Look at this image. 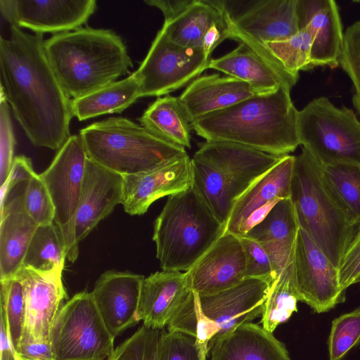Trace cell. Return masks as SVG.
Segmentation results:
<instances>
[{
	"mask_svg": "<svg viewBox=\"0 0 360 360\" xmlns=\"http://www.w3.org/2000/svg\"><path fill=\"white\" fill-rule=\"evenodd\" d=\"M10 30L0 39V91L34 146L60 149L70 136L72 99L48 61L43 34Z\"/></svg>",
	"mask_w": 360,
	"mask_h": 360,
	"instance_id": "cell-1",
	"label": "cell"
},
{
	"mask_svg": "<svg viewBox=\"0 0 360 360\" xmlns=\"http://www.w3.org/2000/svg\"><path fill=\"white\" fill-rule=\"evenodd\" d=\"M290 89L255 94L191 123L207 141H227L276 156H285L300 145L298 111Z\"/></svg>",
	"mask_w": 360,
	"mask_h": 360,
	"instance_id": "cell-2",
	"label": "cell"
},
{
	"mask_svg": "<svg viewBox=\"0 0 360 360\" xmlns=\"http://www.w3.org/2000/svg\"><path fill=\"white\" fill-rule=\"evenodd\" d=\"M48 61L65 94L72 99L115 82L133 67L122 39L105 29L81 27L44 41Z\"/></svg>",
	"mask_w": 360,
	"mask_h": 360,
	"instance_id": "cell-3",
	"label": "cell"
},
{
	"mask_svg": "<svg viewBox=\"0 0 360 360\" xmlns=\"http://www.w3.org/2000/svg\"><path fill=\"white\" fill-rule=\"evenodd\" d=\"M290 200L300 229L338 269L358 226L326 181L319 163L303 148L295 156Z\"/></svg>",
	"mask_w": 360,
	"mask_h": 360,
	"instance_id": "cell-4",
	"label": "cell"
},
{
	"mask_svg": "<svg viewBox=\"0 0 360 360\" xmlns=\"http://www.w3.org/2000/svg\"><path fill=\"white\" fill-rule=\"evenodd\" d=\"M224 231L193 187L169 196L153 226L162 270L188 271Z\"/></svg>",
	"mask_w": 360,
	"mask_h": 360,
	"instance_id": "cell-5",
	"label": "cell"
},
{
	"mask_svg": "<svg viewBox=\"0 0 360 360\" xmlns=\"http://www.w3.org/2000/svg\"><path fill=\"white\" fill-rule=\"evenodd\" d=\"M89 159L122 176L153 169L186 153L124 117L94 122L79 131Z\"/></svg>",
	"mask_w": 360,
	"mask_h": 360,
	"instance_id": "cell-6",
	"label": "cell"
},
{
	"mask_svg": "<svg viewBox=\"0 0 360 360\" xmlns=\"http://www.w3.org/2000/svg\"><path fill=\"white\" fill-rule=\"evenodd\" d=\"M300 145L322 165H360V122L352 109L324 96L298 111Z\"/></svg>",
	"mask_w": 360,
	"mask_h": 360,
	"instance_id": "cell-7",
	"label": "cell"
},
{
	"mask_svg": "<svg viewBox=\"0 0 360 360\" xmlns=\"http://www.w3.org/2000/svg\"><path fill=\"white\" fill-rule=\"evenodd\" d=\"M114 339L87 291L62 306L50 333L56 360H108L115 350Z\"/></svg>",
	"mask_w": 360,
	"mask_h": 360,
	"instance_id": "cell-8",
	"label": "cell"
},
{
	"mask_svg": "<svg viewBox=\"0 0 360 360\" xmlns=\"http://www.w3.org/2000/svg\"><path fill=\"white\" fill-rule=\"evenodd\" d=\"M221 3L230 22L229 39L249 45L285 69L265 44L285 39L299 32L297 0H221Z\"/></svg>",
	"mask_w": 360,
	"mask_h": 360,
	"instance_id": "cell-9",
	"label": "cell"
},
{
	"mask_svg": "<svg viewBox=\"0 0 360 360\" xmlns=\"http://www.w3.org/2000/svg\"><path fill=\"white\" fill-rule=\"evenodd\" d=\"M87 154L79 135L70 136L49 167L39 174L52 200L53 223L65 245L67 258L74 262L79 254L75 227Z\"/></svg>",
	"mask_w": 360,
	"mask_h": 360,
	"instance_id": "cell-10",
	"label": "cell"
},
{
	"mask_svg": "<svg viewBox=\"0 0 360 360\" xmlns=\"http://www.w3.org/2000/svg\"><path fill=\"white\" fill-rule=\"evenodd\" d=\"M160 9L162 30L174 43L201 48L211 56L214 49L229 39L231 25L221 0H147Z\"/></svg>",
	"mask_w": 360,
	"mask_h": 360,
	"instance_id": "cell-11",
	"label": "cell"
},
{
	"mask_svg": "<svg viewBox=\"0 0 360 360\" xmlns=\"http://www.w3.org/2000/svg\"><path fill=\"white\" fill-rule=\"evenodd\" d=\"M210 60L202 49L176 44L161 29L133 72L140 86L141 98L169 95L188 86L209 68Z\"/></svg>",
	"mask_w": 360,
	"mask_h": 360,
	"instance_id": "cell-12",
	"label": "cell"
},
{
	"mask_svg": "<svg viewBox=\"0 0 360 360\" xmlns=\"http://www.w3.org/2000/svg\"><path fill=\"white\" fill-rule=\"evenodd\" d=\"M294 286L299 301L322 313L345 300L338 269L301 229L292 262Z\"/></svg>",
	"mask_w": 360,
	"mask_h": 360,
	"instance_id": "cell-13",
	"label": "cell"
},
{
	"mask_svg": "<svg viewBox=\"0 0 360 360\" xmlns=\"http://www.w3.org/2000/svg\"><path fill=\"white\" fill-rule=\"evenodd\" d=\"M63 270L41 271L22 266L15 275L23 286L25 302L20 342H50L53 323L67 299Z\"/></svg>",
	"mask_w": 360,
	"mask_h": 360,
	"instance_id": "cell-14",
	"label": "cell"
},
{
	"mask_svg": "<svg viewBox=\"0 0 360 360\" xmlns=\"http://www.w3.org/2000/svg\"><path fill=\"white\" fill-rule=\"evenodd\" d=\"M96 9L95 0H0L1 15L11 25L41 34L81 28Z\"/></svg>",
	"mask_w": 360,
	"mask_h": 360,
	"instance_id": "cell-15",
	"label": "cell"
},
{
	"mask_svg": "<svg viewBox=\"0 0 360 360\" xmlns=\"http://www.w3.org/2000/svg\"><path fill=\"white\" fill-rule=\"evenodd\" d=\"M271 283L265 278H246L237 285L215 293L197 294V305L217 332L216 337L219 336L262 315Z\"/></svg>",
	"mask_w": 360,
	"mask_h": 360,
	"instance_id": "cell-16",
	"label": "cell"
},
{
	"mask_svg": "<svg viewBox=\"0 0 360 360\" xmlns=\"http://www.w3.org/2000/svg\"><path fill=\"white\" fill-rule=\"evenodd\" d=\"M295 156L287 155L236 201L225 231L245 236L280 200L290 198Z\"/></svg>",
	"mask_w": 360,
	"mask_h": 360,
	"instance_id": "cell-17",
	"label": "cell"
},
{
	"mask_svg": "<svg viewBox=\"0 0 360 360\" xmlns=\"http://www.w3.org/2000/svg\"><path fill=\"white\" fill-rule=\"evenodd\" d=\"M192 186V162L186 153L149 171L123 176L122 205L127 214L142 215L157 200Z\"/></svg>",
	"mask_w": 360,
	"mask_h": 360,
	"instance_id": "cell-18",
	"label": "cell"
},
{
	"mask_svg": "<svg viewBox=\"0 0 360 360\" xmlns=\"http://www.w3.org/2000/svg\"><path fill=\"white\" fill-rule=\"evenodd\" d=\"M245 255L239 237L224 232L184 273L188 289L203 295L237 285L245 278Z\"/></svg>",
	"mask_w": 360,
	"mask_h": 360,
	"instance_id": "cell-19",
	"label": "cell"
},
{
	"mask_svg": "<svg viewBox=\"0 0 360 360\" xmlns=\"http://www.w3.org/2000/svg\"><path fill=\"white\" fill-rule=\"evenodd\" d=\"M142 275L109 270L96 281L91 295L110 333L115 338L136 326Z\"/></svg>",
	"mask_w": 360,
	"mask_h": 360,
	"instance_id": "cell-20",
	"label": "cell"
},
{
	"mask_svg": "<svg viewBox=\"0 0 360 360\" xmlns=\"http://www.w3.org/2000/svg\"><path fill=\"white\" fill-rule=\"evenodd\" d=\"M123 200V176L87 159L75 219L77 243L84 240Z\"/></svg>",
	"mask_w": 360,
	"mask_h": 360,
	"instance_id": "cell-21",
	"label": "cell"
},
{
	"mask_svg": "<svg viewBox=\"0 0 360 360\" xmlns=\"http://www.w3.org/2000/svg\"><path fill=\"white\" fill-rule=\"evenodd\" d=\"M282 157L236 143L207 141L193 155L221 172L241 195Z\"/></svg>",
	"mask_w": 360,
	"mask_h": 360,
	"instance_id": "cell-22",
	"label": "cell"
},
{
	"mask_svg": "<svg viewBox=\"0 0 360 360\" xmlns=\"http://www.w3.org/2000/svg\"><path fill=\"white\" fill-rule=\"evenodd\" d=\"M299 30L309 27L313 35L311 68L340 65L344 33L337 4L333 0H297Z\"/></svg>",
	"mask_w": 360,
	"mask_h": 360,
	"instance_id": "cell-23",
	"label": "cell"
},
{
	"mask_svg": "<svg viewBox=\"0 0 360 360\" xmlns=\"http://www.w3.org/2000/svg\"><path fill=\"white\" fill-rule=\"evenodd\" d=\"M209 68L246 82L256 94L271 93L282 86L291 89L299 79L243 42H238L231 52L211 59Z\"/></svg>",
	"mask_w": 360,
	"mask_h": 360,
	"instance_id": "cell-24",
	"label": "cell"
},
{
	"mask_svg": "<svg viewBox=\"0 0 360 360\" xmlns=\"http://www.w3.org/2000/svg\"><path fill=\"white\" fill-rule=\"evenodd\" d=\"M189 289L185 273L157 271L144 278L140 292L136 318L143 326L161 330L169 321L187 296Z\"/></svg>",
	"mask_w": 360,
	"mask_h": 360,
	"instance_id": "cell-25",
	"label": "cell"
},
{
	"mask_svg": "<svg viewBox=\"0 0 360 360\" xmlns=\"http://www.w3.org/2000/svg\"><path fill=\"white\" fill-rule=\"evenodd\" d=\"M256 94L246 82L218 74L199 76L178 97L191 123Z\"/></svg>",
	"mask_w": 360,
	"mask_h": 360,
	"instance_id": "cell-26",
	"label": "cell"
},
{
	"mask_svg": "<svg viewBox=\"0 0 360 360\" xmlns=\"http://www.w3.org/2000/svg\"><path fill=\"white\" fill-rule=\"evenodd\" d=\"M210 360H290L285 345L273 333L252 322L212 338Z\"/></svg>",
	"mask_w": 360,
	"mask_h": 360,
	"instance_id": "cell-27",
	"label": "cell"
},
{
	"mask_svg": "<svg viewBox=\"0 0 360 360\" xmlns=\"http://www.w3.org/2000/svg\"><path fill=\"white\" fill-rule=\"evenodd\" d=\"M25 185L20 192H11L14 195L8 193L1 208L0 280L15 276L20 269L30 240L38 227L23 206Z\"/></svg>",
	"mask_w": 360,
	"mask_h": 360,
	"instance_id": "cell-28",
	"label": "cell"
},
{
	"mask_svg": "<svg viewBox=\"0 0 360 360\" xmlns=\"http://www.w3.org/2000/svg\"><path fill=\"white\" fill-rule=\"evenodd\" d=\"M299 229L293 204L288 198L278 202L245 236L266 250L278 276L292 262Z\"/></svg>",
	"mask_w": 360,
	"mask_h": 360,
	"instance_id": "cell-29",
	"label": "cell"
},
{
	"mask_svg": "<svg viewBox=\"0 0 360 360\" xmlns=\"http://www.w3.org/2000/svg\"><path fill=\"white\" fill-rule=\"evenodd\" d=\"M193 188L214 216L225 226L240 192L221 172L195 158H191Z\"/></svg>",
	"mask_w": 360,
	"mask_h": 360,
	"instance_id": "cell-30",
	"label": "cell"
},
{
	"mask_svg": "<svg viewBox=\"0 0 360 360\" xmlns=\"http://www.w3.org/2000/svg\"><path fill=\"white\" fill-rule=\"evenodd\" d=\"M139 121L142 127L159 139L191 148L192 128L178 97L170 95L158 97Z\"/></svg>",
	"mask_w": 360,
	"mask_h": 360,
	"instance_id": "cell-31",
	"label": "cell"
},
{
	"mask_svg": "<svg viewBox=\"0 0 360 360\" xmlns=\"http://www.w3.org/2000/svg\"><path fill=\"white\" fill-rule=\"evenodd\" d=\"M139 98L140 86L132 73L125 79L72 99V112L79 121H84L103 115L120 113Z\"/></svg>",
	"mask_w": 360,
	"mask_h": 360,
	"instance_id": "cell-32",
	"label": "cell"
},
{
	"mask_svg": "<svg viewBox=\"0 0 360 360\" xmlns=\"http://www.w3.org/2000/svg\"><path fill=\"white\" fill-rule=\"evenodd\" d=\"M67 252L54 224L38 226L27 248L22 266L41 271L63 269Z\"/></svg>",
	"mask_w": 360,
	"mask_h": 360,
	"instance_id": "cell-33",
	"label": "cell"
},
{
	"mask_svg": "<svg viewBox=\"0 0 360 360\" xmlns=\"http://www.w3.org/2000/svg\"><path fill=\"white\" fill-rule=\"evenodd\" d=\"M298 301L291 263L271 284L261 315L262 326L273 333L297 311Z\"/></svg>",
	"mask_w": 360,
	"mask_h": 360,
	"instance_id": "cell-34",
	"label": "cell"
},
{
	"mask_svg": "<svg viewBox=\"0 0 360 360\" xmlns=\"http://www.w3.org/2000/svg\"><path fill=\"white\" fill-rule=\"evenodd\" d=\"M319 165L326 181L355 224L359 226L360 165L354 164L322 165L320 163Z\"/></svg>",
	"mask_w": 360,
	"mask_h": 360,
	"instance_id": "cell-35",
	"label": "cell"
},
{
	"mask_svg": "<svg viewBox=\"0 0 360 360\" xmlns=\"http://www.w3.org/2000/svg\"><path fill=\"white\" fill-rule=\"evenodd\" d=\"M312 43V32L305 27L285 39L266 42L265 47L285 70L299 77L300 70L311 69Z\"/></svg>",
	"mask_w": 360,
	"mask_h": 360,
	"instance_id": "cell-36",
	"label": "cell"
},
{
	"mask_svg": "<svg viewBox=\"0 0 360 360\" xmlns=\"http://www.w3.org/2000/svg\"><path fill=\"white\" fill-rule=\"evenodd\" d=\"M1 281V307L8 338L15 352L20 343L25 321V302L23 286L15 276Z\"/></svg>",
	"mask_w": 360,
	"mask_h": 360,
	"instance_id": "cell-37",
	"label": "cell"
},
{
	"mask_svg": "<svg viewBox=\"0 0 360 360\" xmlns=\"http://www.w3.org/2000/svg\"><path fill=\"white\" fill-rule=\"evenodd\" d=\"M360 344V308L344 314L331 323L328 347L330 360H341Z\"/></svg>",
	"mask_w": 360,
	"mask_h": 360,
	"instance_id": "cell-38",
	"label": "cell"
},
{
	"mask_svg": "<svg viewBox=\"0 0 360 360\" xmlns=\"http://www.w3.org/2000/svg\"><path fill=\"white\" fill-rule=\"evenodd\" d=\"M160 333L141 326L115 349L108 360H158Z\"/></svg>",
	"mask_w": 360,
	"mask_h": 360,
	"instance_id": "cell-39",
	"label": "cell"
},
{
	"mask_svg": "<svg viewBox=\"0 0 360 360\" xmlns=\"http://www.w3.org/2000/svg\"><path fill=\"white\" fill-rule=\"evenodd\" d=\"M22 200L26 212L38 226L53 223V204L47 188L39 174L34 176L26 184Z\"/></svg>",
	"mask_w": 360,
	"mask_h": 360,
	"instance_id": "cell-40",
	"label": "cell"
},
{
	"mask_svg": "<svg viewBox=\"0 0 360 360\" xmlns=\"http://www.w3.org/2000/svg\"><path fill=\"white\" fill-rule=\"evenodd\" d=\"M340 65L352 82V103L360 116V20L349 25L344 33Z\"/></svg>",
	"mask_w": 360,
	"mask_h": 360,
	"instance_id": "cell-41",
	"label": "cell"
},
{
	"mask_svg": "<svg viewBox=\"0 0 360 360\" xmlns=\"http://www.w3.org/2000/svg\"><path fill=\"white\" fill-rule=\"evenodd\" d=\"M196 339L176 331H161L158 360H207Z\"/></svg>",
	"mask_w": 360,
	"mask_h": 360,
	"instance_id": "cell-42",
	"label": "cell"
},
{
	"mask_svg": "<svg viewBox=\"0 0 360 360\" xmlns=\"http://www.w3.org/2000/svg\"><path fill=\"white\" fill-rule=\"evenodd\" d=\"M16 141L13 133L9 105L0 91V185L8 180L13 161Z\"/></svg>",
	"mask_w": 360,
	"mask_h": 360,
	"instance_id": "cell-43",
	"label": "cell"
},
{
	"mask_svg": "<svg viewBox=\"0 0 360 360\" xmlns=\"http://www.w3.org/2000/svg\"><path fill=\"white\" fill-rule=\"evenodd\" d=\"M239 238L245 255V278H265L273 282L278 278L272 261L262 245L246 236Z\"/></svg>",
	"mask_w": 360,
	"mask_h": 360,
	"instance_id": "cell-44",
	"label": "cell"
},
{
	"mask_svg": "<svg viewBox=\"0 0 360 360\" xmlns=\"http://www.w3.org/2000/svg\"><path fill=\"white\" fill-rule=\"evenodd\" d=\"M338 274L340 288L345 291L360 282V226L342 255Z\"/></svg>",
	"mask_w": 360,
	"mask_h": 360,
	"instance_id": "cell-45",
	"label": "cell"
},
{
	"mask_svg": "<svg viewBox=\"0 0 360 360\" xmlns=\"http://www.w3.org/2000/svg\"><path fill=\"white\" fill-rule=\"evenodd\" d=\"M36 174L30 158L25 155L15 157L10 176L6 181L8 195L15 187L28 182Z\"/></svg>",
	"mask_w": 360,
	"mask_h": 360,
	"instance_id": "cell-46",
	"label": "cell"
},
{
	"mask_svg": "<svg viewBox=\"0 0 360 360\" xmlns=\"http://www.w3.org/2000/svg\"><path fill=\"white\" fill-rule=\"evenodd\" d=\"M15 353L19 360H56L51 342H20Z\"/></svg>",
	"mask_w": 360,
	"mask_h": 360,
	"instance_id": "cell-47",
	"label": "cell"
},
{
	"mask_svg": "<svg viewBox=\"0 0 360 360\" xmlns=\"http://www.w3.org/2000/svg\"><path fill=\"white\" fill-rule=\"evenodd\" d=\"M0 360H19L10 342L6 323L2 314L0 313Z\"/></svg>",
	"mask_w": 360,
	"mask_h": 360,
	"instance_id": "cell-48",
	"label": "cell"
},
{
	"mask_svg": "<svg viewBox=\"0 0 360 360\" xmlns=\"http://www.w3.org/2000/svg\"><path fill=\"white\" fill-rule=\"evenodd\" d=\"M360 283V282H359Z\"/></svg>",
	"mask_w": 360,
	"mask_h": 360,
	"instance_id": "cell-49",
	"label": "cell"
}]
</instances>
